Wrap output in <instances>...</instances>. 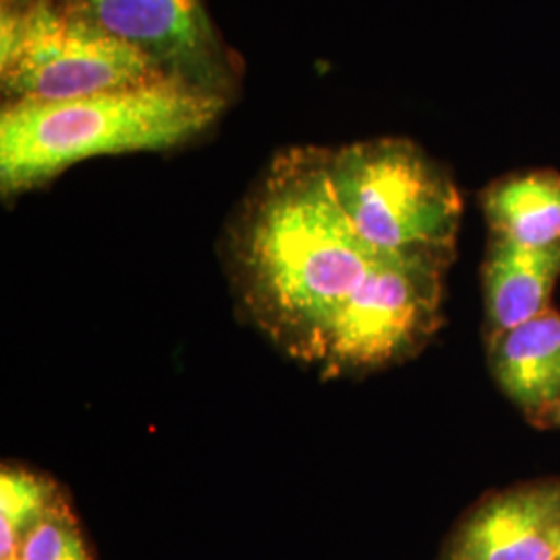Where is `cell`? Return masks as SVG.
<instances>
[{
	"label": "cell",
	"instance_id": "11",
	"mask_svg": "<svg viewBox=\"0 0 560 560\" xmlns=\"http://www.w3.org/2000/svg\"><path fill=\"white\" fill-rule=\"evenodd\" d=\"M69 499L57 481L20 465L0 474V560H15L21 544Z\"/></svg>",
	"mask_w": 560,
	"mask_h": 560
},
{
	"label": "cell",
	"instance_id": "6",
	"mask_svg": "<svg viewBox=\"0 0 560 560\" xmlns=\"http://www.w3.org/2000/svg\"><path fill=\"white\" fill-rule=\"evenodd\" d=\"M171 80L222 94L229 62L201 0H62Z\"/></svg>",
	"mask_w": 560,
	"mask_h": 560
},
{
	"label": "cell",
	"instance_id": "9",
	"mask_svg": "<svg viewBox=\"0 0 560 560\" xmlns=\"http://www.w3.org/2000/svg\"><path fill=\"white\" fill-rule=\"evenodd\" d=\"M560 277V243L523 247L494 240L483 266L486 307L492 335L515 328L548 310Z\"/></svg>",
	"mask_w": 560,
	"mask_h": 560
},
{
	"label": "cell",
	"instance_id": "14",
	"mask_svg": "<svg viewBox=\"0 0 560 560\" xmlns=\"http://www.w3.org/2000/svg\"><path fill=\"white\" fill-rule=\"evenodd\" d=\"M544 421H548V423H552V425H560V405Z\"/></svg>",
	"mask_w": 560,
	"mask_h": 560
},
{
	"label": "cell",
	"instance_id": "8",
	"mask_svg": "<svg viewBox=\"0 0 560 560\" xmlns=\"http://www.w3.org/2000/svg\"><path fill=\"white\" fill-rule=\"evenodd\" d=\"M490 363L502 390L529 418L546 420L560 405L559 312L546 310L492 335Z\"/></svg>",
	"mask_w": 560,
	"mask_h": 560
},
{
	"label": "cell",
	"instance_id": "10",
	"mask_svg": "<svg viewBox=\"0 0 560 560\" xmlns=\"http://www.w3.org/2000/svg\"><path fill=\"white\" fill-rule=\"evenodd\" d=\"M497 240L523 247L560 243V177L527 173L492 185L483 198Z\"/></svg>",
	"mask_w": 560,
	"mask_h": 560
},
{
	"label": "cell",
	"instance_id": "1",
	"mask_svg": "<svg viewBox=\"0 0 560 560\" xmlns=\"http://www.w3.org/2000/svg\"><path fill=\"white\" fill-rule=\"evenodd\" d=\"M229 252L245 316L307 363H322L340 310L384 256L347 221L316 150L272 164L245 201Z\"/></svg>",
	"mask_w": 560,
	"mask_h": 560
},
{
	"label": "cell",
	"instance_id": "15",
	"mask_svg": "<svg viewBox=\"0 0 560 560\" xmlns=\"http://www.w3.org/2000/svg\"><path fill=\"white\" fill-rule=\"evenodd\" d=\"M555 560H560V532H559V541H557V555H555Z\"/></svg>",
	"mask_w": 560,
	"mask_h": 560
},
{
	"label": "cell",
	"instance_id": "3",
	"mask_svg": "<svg viewBox=\"0 0 560 560\" xmlns=\"http://www.w3.org/2000/svg\"><path fill=\"white\" fill-rule=\"evenodd\" d=\"M335 200L372 249L446 270L455 256L460 196L441 164L407 140L324 152Z\"/></svg>",
	"mask_w": 560,
	"mask_h": 560
},
{
	"label": "cell",
	"instance_id": "4",
	"mask_svg": "<svg viewBox=\"0 0 560 560\" xmlns=\"http://www.w3.org/2000/svg\"><path fill=\"white\" fill-rule=\"evenodd\" d=\"M0 78L9 102H62L171 80L62 0L2 7Z\"/></svg>",
	"mask_w": 560,
	"mask_h": 560
},
{
	"label": "cell",
	"instance_id": "16",
	"mask_svg": "<svg viewBox=\"0 0 560 560\" xmlns=\"http://www.w3.org/2000/svg\"><path fill=\"white\" fill-rule=\"evenodd\" d=\"M15 560H18V559H15Z\"/></svg>",
	"mask_w": 560,
	"mask_h": 560
},
{
	"label": "cell",
	"instance_id": "7",
	"mask_svg": "<svg viewBox=\"0 0 560 560\" xmlns=\"http://www.w3.org/2000/svg\"><path fill=\"white\" fill-rule=\"evenodd\" d=\"M559 532L560 483L523 486L478 504L446 560H555Z\"/></svg>",
	"mask_w": 560,
	"mask_h": 560
},
{
	"label": "cell",
	"instance_id": "13",
	"mask_svg": "<svg viewBox=\"0 0 560 560\" xmlns=\"http://www.w3.org/2000/svg\"><path fill=\"white\" fill-rule=\"evenodd\" d=\"M34 2H42V0H2L4 7H25V4H34Z\"/></svg>",
	"mask_w": 560,
	"mask_h": 560
},
{
	"label": "cell",
	"instance_id": "5",
	"mask_svg": "<svg viewBox=\"0 0 560 560\" xmlns=\"http://www.w3.org/2000/svg\"><path fill=\"white\" fill-rule=\"evenodd\" d=\"M442 268L382 256L345 303L326 342L328 374H358L407 360L441 322Z\"/></svg>",
	"mask_w": 560,
	"mask_h": 560
},
{
	"label": "cell",
	"instance_id": "12",
	"mask_svg": "<svg viewBox=\"0 0 560 560\" xmlns=\"http://www.w3.org/2000/svg\"><path fill=\"white\" fill-rule=\"evenodd\" d=\"M18 560H94L69 501L57 506L25 538Z\"/></svg>",
	"mask_w": 560,
	"mask_h": 560
},
{
	"label": "cell",
	"instance_id": "2",
	"mask_svg": "<svg viewBox=\"0 0 560 560\" xmlns=\"http://www.w3.org/2000/svg\"><path fill=\"white\" fill-rule=\"evenodd\" d=\"M224 106L222 94L177 80L75 101L9 102L0 115L2 194L40 187L85 159L175 148L203 133Z\"/></svg>",
	"mask_w": 560,
	"mask_h": 560
}]
</instances>
